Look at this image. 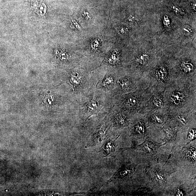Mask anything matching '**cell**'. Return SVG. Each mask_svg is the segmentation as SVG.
Segmentation results:
<instances>
[{
  "mask_svg": "<svg viewBox=\"0 0 196 196\" xmlns=\"http://www.w3.org/2000/svg\"><path fill=\"white\" fill-rule=\"evenodd\" d=\"M140 99L137 96H130L126 98L124 102L126 107L129 109H134L139 105Z\"/></svg>",
  "mask_w": 196,
  "mask_h": 196,
  "instance_id": "8",
  "label": "cell"
},
{
  "mask_svg": "<svg viewBox=\"0 0 196 196\" xmlns=\"http://www.w3.org/2000/svg\"><path fill=\"white\" fill-rule=\"evenodd\" d=\"M151 103L156 108H160L163 107L165 102L163 94H157L153 96L151 99Z\"/></svg>",
  "mask_w": 196,
  "mask_h": 196,
  "instance_id": "10",
  "label": "cell"
},
{
  "mask_svg": "<svg viewBox=\"0 0 196 196\" xmlns=\"http://www.w3.org/2000/svg\"><path fill=\"white\" fill-rule=\"evenodd\" d=\"M155 180L160 182H165V178L163 174L159 172H156L154 174Z\"/></svg>",
  "mask_w": 196,
  "mask_h": 196,
  "instance_id": "22",
  "label": "cell"
},
{
  "mask_svg": "<svg viewBox=\"0 0 196 196\" xmlns=\"http://www.w3.org/2000/svg\"><path fill=\"white\" fill-rule=\"evenodd\" d=\"M134 171V168L131 165L125 166L120 168L108 182L111 183L117 179L128 178L131 176Z\"/></svg>",
  "mask_w": 196,
  "mask_h": 196,
  "instance_id": "4",
  "label": "cell"
},
{
  "mask_svg": "<svg viewBox=\"0 0 196 196\" xmlns=\"http://www.w3.org/2000/svg\"><path fill=\"white\" fill-rule=\"evenodd\" d=\"M176 196H183L184 195V194L183 192L182 191L180 190V189H178V191L177 192L176 194Z\"/></svg>",
  "mask_w": 196,
  "mask_h": 196,
  "instance_id": "29",
  "label": "cell"
},
{
  "mask_svg": "<svg viewBox=\"0 0 196 196\" xmlns=\"http://www.w3.org/2000/svg\"><path fill=\"white\" fill-rule=\"evenodd\" d=\"M140 149L146 152L154 154L156 153L157 146L152 142L146 140L140 147Z\"/></svg>",
  "mask_w": 196,
  "mask_h": 196,
  "instance_id": "9",
  "label": "cell"
},
{
  "mask_svg": "<svg viewBox=\"0 0 196 196\" xmlns=\"http://www.w3.org/2000/svg\"><path fill=\"white\" fill-rule=\"evenodd\" d=\"M128 31V29L124 27H120L119 29L118 30V32L121 35L125 34L127 33Z\"/></svg>",
  "mask_w": 196,
  "mask_h": 196,
  "instance_id": "26",
  "label": "cell"
},
{
  "mask_svg": "<svg viewBox=\"0 0 196 196\" xmlns=\"http://www.w3.org/2000/svg\"><path fill=\"white\" fill-rule=\"evenodd\" d=\"M145 127L143 122L137 123L133 126L132 134L133 135H143L145 133Z\"/></svg>",
  "mask_w": 196,
  "mask_h": 196,
  "instance_id": "14",
  "label": "cell"
},
{
  "mask_svg": "<svg viewBox=\"0 0 196 196\" xmlns=\"http://www.w3.org/2000/svg\"><path fill=\"white\" fill-rule=\"evenodd\" d=\"M82 81L81 76L77 72L74 73L71 77V81L73 85L75 86H78L80 85Z\"/></svg>",
  "mask_w": 196,
  "mask_h": 196,
  "instance_id": "15",
  "label": "cell"
},
{
  "mask_svg": "<svg viewBox=\"0 0 196 196\" xmlns=\"http://www.w3.org/2000/svg\"><path fill=\"white\" fill-rule=\"evenodd\" d=\"M87 106V117L86 120L92 115L97 114L99 110V103L94 99H92L88 103Z\"/></svg>",
  "mask_w": 196,
  "mask_h": 196,
  "instance_id": "7",
  "label": "cell"
},
{
  "mask_svg": "<svg viewBox=\"0 0 196 196\" xmlns=\"http://www.w3.org/2000/svg\"><path fill=\"white\" fill-rule=\"evenodd\" d=\"M114 123L115 126L118 127L127 126L129 124L126 117L122 113H119L114 116Z\"/></svg>",
  "mask_w": 196,
  "mask_h": 196,
  "instance_id": "6",
  "label": "cell"
},
{
  "mask_svg": "<svg viewBox=\"0 0 196 196\" xmlns=\"http://www.w3.org/2000/svg\"><path fill=\"white\" fill-rule=\"evenodd\" d=\"M183 32L184 34L186 36H190L192 34L193 31H192V28L190 26L188 25H185L183 27Z\"/></svg>",
  "mask_w": 196,
  "mask_h": 196,
  "instance_id": "20",
  "label": "cell"
},
{
  "mask_svg": "<svg viewBox=\"0 0 196 196\" xmlns=\"http://www.w3.org/2000/svg\"><path fill=\"white\" fill-rule=\"evenodd\" d=\"M91 46L94 49H96L98 48V47L99 46V42H98L97 40H94V41L92 42V44H91Z\"/></svg>",
  "mask_w": 196,
  "mask_h": 196,
  "instance_id": "27",
  "label": "cell"
},
{
  "mask_svg": "<svg viewBox=\"0 0 196 196\" xmlns=\"http://www.w3.org/2000/svg\"><path fill=\"white\" fill-rule=\"evenodd\" d=\"M107 131V128L102 126L93 132L88 139L85 148H90L100 144L105 139Z\"/></svg>",
  "mask_w": 196,
  "mask_h": 196,
  "instance_id": "1",
  "label": "cell"
},
{
  "mask_svg": "<svg viewBox=\"0 0 196 196\" xmlns=\"http://www.w3.org/2000/svg\"><path fill=\"white\" fill-rule=\"evenodd\" d=\"M117 84L123 90L128 91L131 90L132 82L130 78H123L117 82Z\"/></svg>",
  "mask_w": 196,
  "mask_h": 196,
  "instance_id": "11",
  "label": "cell"
},
{
  "mask_svg": "<svg viewBox=\"0 0 196 196\" xmlns=\"http://www.w3.org/2000/svg\"><path fill=\"white\" fill-rule=\"evenodd\" d=\"M196 138V129H191L189 131L187 135V140L188 142L193 141Z\"/></svg>",
  "mask_w": 196,
  "mask_h": 196,
  "instance_id": "19",
  "label": "cell"
},
{
  "mask_svg": "<svg viewBox=\"0 0 196 196\" xmlns=\"http://www.w3.org/2000/svg\"><path fill=\"white\" fill-rule=\"evenodd\" d=\"M114 78L111 76H109L105 79L103 82V85L105 87H113L114 84Z\"/></svg>",
  "mask_w": 196,
  "mask_h": 196,
  "instance_id": "17",
  "label": "cell"
},
{
  "mask_svg": "<svg viewBox=\"0 0 196 196\" xmlns=\"http://www.w3.org/2000/svg\"><path fill=\"white\" fill-rule=\"evenodd\" d=\"M196 3L195 2L192 3L191 4V7H192V9L195 11H196Z\"/></svg>",
  "mask_w": 196,
  "mask_h": 196,
  "instance_id": "31",
  "label": "cell"
},
{
  "mask_svg": "<svg viewBox=\"0 0 196 196\" xmlns=\"http://www.w3.org/2000/svg\"><path fill=\"white\" fill-rule=\"evenodd\" d=\"M180 68L183 73L189 74L193 71L195 67L192 62L188 60H184L180 63Z\"/></svg>",
  "mask_w": 196,
  "mask_h": 196,
  "instance_id": "12",
  "label": "cell"
},
{
  "mask_svg": "<svg viewBox=\"0 0 196 196\" xmlns=\"http://www.w3.org/2000/svg\"><path fill=\"white\" fill-rule=\"evenodd\" d=\"M127 20L131 22L137 23L140 22V18L139 16L134 15H130L127 17Z\"/></svg>",
  "mask_w": 196,
  "mask_h": 196,
  "instance_id": "21",
  "label": "cell"
},
{
  "mask_svg": "<svg viewBox=\"0 0 196 196\" xmlns=\"http://www.w3.org/2000/svg\"><path fill=\"white\" fill-rule=\"evenodd\" d=\"M152 120L157 124H162L163 123V118L157 114H153L151 117Z\"/></svg>",
  "mask_w": 196,
  "mask_h": 196,
  "instance_id": "18",
  "label": "cell"
},
{
  "mask_svg": "<svg viewBox=\"0 0 196 196\" xmlns=\"http://www.w3.org/2000/svg\"><path fill=\"white\" fill-rule=\"evenodd\" d=\"M163 24L165 27H169L170 24V20L169 17L166 15H165L163 18Z\"/></svg>",
  "mask_w": 196,
  "mask_h": 196,
  "instance_id": "25",
  "label": "cell"
},
{
  "mask_svg": "<svg viewBox=\"0 0 196 196\" xmlns=\"http://www.w3.org/2000/svg\"><path fill=\"white\" fill-rule=\"evenodd\" d=\"M186 94L183 91L175 90L171 93L169 96L170 103L174 107L180 106L186 100Z\"/></svg>",
  "mask_w": 196,
  "mask_h": 196,
  "instance_id": "3",
  "label": "cell"
},
{
  "mask_svg": "<svg viewBox=\"0 0 196 196\" xmlns=\"http://www.w3.org/2000/svg\"><path fill=\"white\" fill-rule=\"evenodd\" d=\"M154 75L155 79L160 83H165L169 79V72L164 66L157 68L154 71Z\"/></svg>",
  "mask_w": 196,
  "mask_h": 196,
  "instance_id": "5",
  "label": "cell"
},
{
  "mask_svg": "<svg viewBox=\"0 0 196 196\" xmlns=\"http://www.w3.org/2000/svg\"><path fill=\"white\" fill-rule=\"evenodd\" d=\"M83 16L85 18H87V19H91L90 15H89V13L87 12H84L83 13Z\"/></svg>",
  "mask_w": 196,
  "mask_h": 196,
  "instance_id": "30",
  "label": "cell"
},
{
  "mask_svg": "<svg viewBox=\"0 0 196 196\" xmlns=\"http://www.w3.org/2000/svg\"><path fill=\"white\" fill-rule=\"evenodd\" d=\"M150 59V55L147 53L140 54L137 57L135 62L140 66H144L148 63Z\"/></svg>",
  "mask_w": 196,
  "mask_h": 196,
  "instance_id": "13",
  "label": "cell"
},
{
  "mask_svg": "<svg viewBox=\"0 0 196 196\" xmlns=\"http://www.w3.org/2000/svg\"><path fill=\"white\" fill-rule=\"evenodd\" d=\"M119 136L116 138H109L105 141L99 152L101 153L104 157H114L117 146L116 141Z\"/></svg>",
  "mask_w": 196,
  "mask_h": 196,
  "instance_id": "2",
  "label": "cell"
},
{
  "mask_svg": "<svg viewBox=\"0 0 196 196\" xmlns=\"http://www.w3.org/2000/svg\"><path fill=\"white\" fill-rule=\"evenodd\" d=\"M179 121L182 125L185 124L186 123V121L185 118L183 117H179Z\"/></svg>",
  "mask_w": 196,
  "mask_h": 196,
  "instance_id": "28",
  "label": "cell"
},
{
  "mask_svg": "<svg viewBox=\"0 0 196 196\" xmlns=\"http://www.w3.org/2000/svg\"><path fill=\"white\" fill-rule=\"evenodd\" d=\"M170 7L172 10L177 14H182L184 13L183 10L180 7L175 5H172Z\"/></svg>",
  "mask_w": 196,
  "mask_h": 196,
  "instance_id": "23",
  "label": "cell"
},
{
  "mask_svg": "<svg viewBox=\"0 0 196 196\" xmlns=\"http://www.w3.org/2000/svg\"><path fill=\"white\" fill-rule=\"evenodd\" d=\"M119 54L118 52H115L111 55L110 61L111 62H112V64H116V62L119 60Z\"/></svg>",
  "mask_w": 196,
  "mask_h": 196,
  "instance_id": "24",
  "label": "cell"
},
{
  "mask_svg": "<svg viewBox=\"0 0 196 196\" xmlns=\"http://www.w3.org/2000/svg\"><path fill=\"white\" fill-rule=\"evenodd\" d=\"M186 156L194 162L196 160V150L195 148H189L185 151Z\"/></svg>",
  "mask_w": 196,
  "mask_h": 196,
  "instance_id": "16",
  "label": "cell"
}]
</instances>
